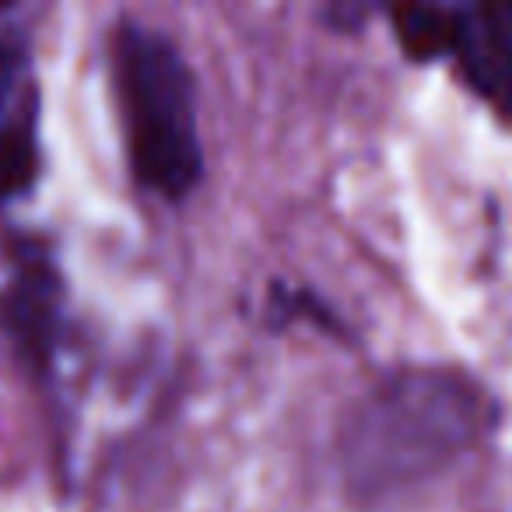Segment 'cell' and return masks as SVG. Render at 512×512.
I'll return each mask as SVG.
<instances>
[{
    "label": "cell",
    "instance_id": "6da1fadb",
    "mask_svg": "<svg viewBox=\"0 0 512 512\" xmlns=\"http://www.w3.org/2000/svg\"><path fill=\"white\" fill-rule=\"evenodd\" d=\"M498 407L477 379L446 365H411L379 379L341 428L351 495L386 498L446 470L495 428Z\"/></svg>",
    "mask_w": 512,
    "mask_h": 512
},
{
    "label": "cell",
    "instance_id": "7a4b0ae2",
    "mask_svg": "<svg viewBox=\"0 0 512 512\" xmlns=\"http://www.w3.org/2000/svg\"><path fill=\"white\" fill-rule=\"evenodd\" d=\"M113 71L137 179L169 200L186 197L204 172V151L183 53L162 32L127 22L113 39Z\"/></svg>",
    "mask_w": 512,
    "mask_h": 512
},
{
    "label": "cell",
    "instance_id": "3957f363",
    "mask_svg": "<svg viewBox=\"0 0 512 512\" xmlns=\"http://www.w3.org/2000/svg\"><path fill=\"white\" fill-rule=\"evenodd\" d=\"M4 323L29 362L43 365L60 334V285L43 260H25L4 295Z\"/></svg>",
    "mask_w": 512,
    "mask_h": 512
},
{
    "label": "cell",
    "instance_id": "277c9868",
    "mask_svg": "<svg viewBox=\"0 0 512 512\" xmlns=\"http://www.w3.org/2000/svg\"><path fill=\"white\" fill-rule=\"evenodd\" d=\"M453 53L467 81L512 120V32H505L488 11H463Z\"/></svg>",
    "mask_w": 512,
    "mask_h": 512
},
{
    "label": "cell",
    "instance_id": "5b68a950",
    "mask_svg": "<svg viewBox=\"0 0 512 512\" xmlns=\"http://www.w3.org/2000/svg\"><path fill=\"white\" fill-rule=\"evenodd\" d=\"M397 36L414 60H435L442 53H453L460 36L463 11L449 8H397L393 11Z\"/></svg>",
    "mask_w": 512,
    "mask_h": 512
},
{
    "label": "cell",
    "instance_id": "8992f818",
    "mask_svg": "<svg viewBox=\"0 0 512 512\" xmlns=\"http://www.w3.org/2000/svg\"><path fill=\"white\" fill-rule=\"evenodd\" d=\"M39 148L36 134L25 120H4L0 116V200L15 197L36 183Z\"/></svg>",
    "mask_w": 512,
    "mask_h": 512
},
{
    "label": "cell",
    "instance_id": "52a82bcc",
    "mask_svg": "<svg viewBox=\"0 0 512 512\" xmlns=\"http://www.w3.org/2000/svg\"><path fill=\"white\" fill-rule=\"evenodd\" d=\"M484 11H488L505 32H512V4H491V8H484Z\"/></svg>",
    "mask_w": 512,
    "mask_h": 512
}]
</instances>
